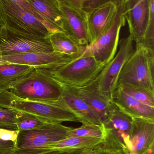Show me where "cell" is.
I'll use <instances>...</instances> for the list:
<instances>
[{"instance_id":"obj_1","label":"cell","mask_w":154,"mask_h":154,"mask_svg":"<svg viewBox=\"0 0 154 154\" xmlns=\"http://www.w3.org/2000/svg\"><path fill=\"white\" fill-rule=\"evenodd\" d=\"M110 62L99 63L93 57H80L59 67L42 69L61 88H79L95 81Z\"/></svg>"},{"instance_id":"obj_2","label":"cell","mask_w":154,"mask_h":154,"mask_svg":"<svg viewBox=\"0 0 154 154\" xmlns=\"http://www.w3.org/2000/svg\"><path fill=\"white\" fill-rule=\"evenodd\" d=\"M125 85L154 92V51L143 46L135 47L118 78L117 87Z\"/></svg>"},{"instance_id":"obj_3","label":"cell","mask_w":154,"mask_h":154,"mask_svg":"<svg viewBox=\"0 0 154 154\" xmlns=\"http://www.w3.org/2000/svg\"><path fill=\"white\" fill-rule=\"evenodd\" d=\"M72 127L59 123H47L42 126L19 131L13 152L16 154H42L48 146L69 137Z\"/></svg>"},{"instance_id":"obj_4","label":"cell","mask_w":154,"mask_h":154,"mask_svg":"<svg viewBox=\"0 0 154 154\" xmlns=\"http://www.w3.org/2000/svg\"><path fill=\"white\" fill-rule=\"evenodd\" d=\"M0 107L30 114L48 123H80L77 116L67 109L41 101L23 99L9 91H0Z\"/></svg>"},{"instance_id":"obj_5","label":"cell","mask_w":154,"mask_h":154,"mask_svg":"<svg viewBox=\"0 0 154 154\" xmlns=\"http://www.w3.org/2000/svg\"><path fill=\"white\" fill-rule=\"evenodd\" d=\"M8 91L26 100L48 101L58 99L62 88L43 69L35 68Z\"/></svg>"},{"instance_id":"obj_6","label":"cell","mask_w":154,"mask_h":154,"mask_svg":"<svg viewBox=\"0 0 154 154\" xmlns=\"http://www.w3.org/2000/svg\"><path fill=\"white\" fill-rule=\"evenodd\" d=\"M0 14L10 32L30 38H48L50 34L39 19L11 0H0Z\"/></svg>"},{"instance_id":"obj_7","label":"cell","mask_w":154,"mask_h":154,"mask_svg":"<svg viewBox=\"0 0 154 154\" xmlns=\"http://www.w3.org/2000/svg\"><path fill=\"white\" fill-rule=\"evenodd\" d=\"M126 23L123 3L118 6L115 17L110 27L95 42L86 47L80 57H93L101 63L111 62L117 52L120 32Z\"/></svg>"},{"instance_id":"obj_8","label":"cell","mask_w":154,"mask_h":154,"mask_svg":"<svg viewBox=\"0 0 154 154\" xmlns=\"http://www.w3.org/2000/svg\"><path fill=\"white\" fill-rule=\"evenodd\" d=\"M134 42L130 35L119 40L118 49L115 57L95 81L99 93L109 100H112L120 71L134 50Z\"/></svg>"},{"instance_id":"obj_9","label":"cell","mask_w":154,"mask_h":154,"mask_svg":"<svg viewBox=\"0 0 154 154\" xmlns=\"http://www.w3.org/2000/svg\"><path fill=\"white\" fill-rule=\"evenodd\" d=\"M53 48L49 37L30 38L10 32L5 29L0 36V56L28 52H51Z\"/></svg>"},{"instance_id":"obj_10","label":"cell","mask_w":154,"mask_h":154,"mask_svg":"<svg viewBox=\"0 0 154 154\" xmlns=\"http://www.w3.org/2000/svg\"><path fill=\"white\" fill-rule=\"evenodd\" d=\"M0 58L5 63L25 65L34 68L45 69L56 68L75 60L55 51L20 53L0 56Z\"/></svg>"},{"instance_id":"obj_11","label":"cell","mask_w":154,"mask_h":154,"mask_svg":"<svg viewBox=\"0 0 154 154\" xmlns=\"http://www.w3.org/2000/svg\"><path fill=\"white\" fill-rule=\"evenodd\" d=\"M60 6L63 18V32L80 45L89 46L90 38L84 11L63 0H60Z\"/></svg>"},{"instance_id":"obj_12","label":"cell","mask_w":154,"mask_h":154,"mask_svg":"<svg viewBox=\"0 0 154 154\" xmlns=\"http://www.w3.org/2000/svg\"><path fill=\"white\" fill-rule=\"evenodd\" d=\"M124 15L135 47L143 46L149 16V0H130L125 3Z\"/></svg>"},{"instance_id":"obj_13","label":"cell","mask_w":154,"mask_h":154,"mask_svg":"<svg viewBox=\"0 0 154 154\" xmlns=\"http://www.w3.org/2000/svg\"><path fill=\"white\" fill-rule=\"evenodd\" d=\"M61 95L57 100L41 101L62 108L76 115L82 124L103 125L97 115L90 106L71 88H62Z\"/></svg>"},{"instance_id":"obj_14","label":"cell","mask_w":154,"mask_h":154,"mask_svg":"<svg viewBox=\"0 0 154 154\" xmlns=\"http://www.w3.org/2000/svg\"><path fill=\"white\" fill-rule=\"evenodd\" d=\"M117 10L118 6L115 4L107 2L88 11H84L90 44L95 42L110 27L115 17Z\"/></svg>"},{"instance_id":"obj_15","label":"cell","mask_w":154,"mask_h":154,"mask_svg":"<svg viewBox=\"0 0 154 154\" xmlns=\"http://www.w3.org/2000/svg\"><path fill=\"white\" fill-rule=\"evenodd\" d=\"M103 125L106 132L112 135L124 150L129 153L131 150L130 137L132 118L121 111L113 103L107 119Z\"/></svg>"},{"instance_id":"obj_16","label":"cell","mask_w":154,"mask_h":154,"mask_svg":"<svg viewBox=\"0 0 154 154\" xmlns=\"http://www.w3.org/2000/svg\"><path fill=\"white\" fill-rule=\"evenodd\" d=\"M130 153L145 154L154 145V120L133 118L130 137Z\"/></svg>"},{"instance_id":"obj_17","label":"cell","mask_w":154,"mask_h":154,"mask_svg":"<svg viewBox=\"0 0 154 154\" xmlns=\"http://www.w3.org/2000/svg\"><path fill=\"white\" fill-rule=\"evenodd\" d=\"M43 20L50 34L63 32V18L60 0H28Z\"/></svg>"},{"instance_id":"obj_18","label":"cell","mask_w":154,"mask_h":154,"mask_svg":"<svg viewBox=\"0 0 154 154\" xmlns=\"http://www.w3.org/2000/svg\"><path fill=\"white\" fill-rule=\"evenodd\" d=\"M114 104L127 116L133 118H143L154 120V108L141 103L127 94L120 87H117L112 94Z\"/></svg>"},{"instance_id":"obj_19","label":"cell","mask_w":154,"mask_h":154,"mask_svg":"<svg viewBox=\"0 0 154 154\" xmlns=\"http://www.w3.org/2000/svg\"><path fill=\"white\" fill-rule=\"evenodd\" d=\"M71 89L92 109L103 125L107 119L113 106L112 100L106 98L99 93L95 81L83 88Z\"/></svg>"},{"instance_id":"obj_20","label":"cell","mask_w":154,"mask_h":154,"mask_svg":"<svg viewBox=\"0 0 154 154\" xmlns=\"http://www.w3.org/2000/svg\"><path fill=\"white\" fill-rule=\"evenodd\" d=\"M49 38L53 51L75 59L80 57L86 49V47L79 44L63 32L50 34Z\"/></svg>"},{"instance_id":"obj_21","label":"cell","mask_w":154,"mask_h":154,"mask_svg":"<svg viewBox=\"0 0 154 154\" xmlns=\"http://www.w3.org/2000/svg\"><path fill=\"white\" fill-rule=\"evenodd\" d=\"M34 69L28 66L10 63L0 66V91L9 90Z\"/></svg>"},{"instance_id":"obj_22","label":"cell","mask_w":154,"mask_h":154,"mask_svg":"<svg viewBox=\"0 0 154 154\" xmlns=\"http://www.w3.org/2000/svg\"><path fill=\"white\" fill-rule=\"evenodd\" d=\"M105 138L90 137H70L48 146L45 152L58 150L92 149L105 140Z\"/></svg>"},{"instance_id":"obj_23","label":"cell","mask_w":154,"mask_h":154,"mask_svg":"<svg viewBox=\"0 0 154 154\" xmlns=\"http://www.w3.org/2000/svg\"><path fill=\"white\" fill-rule=\"evenodd\" d=\"M106 136V132L104 125L92 124H82L77 128H72L69 134V137L81 136L105 138Z\"/></svg>"},{"instance_id":"obj_24","label":"cell","mask_w":154,"mask_h":154,"mask_svg":"<svg viewBox=\"0 0 154 154\" xmlns=\"http://www.w3.org/2000/svg\"><path fill=\"white\" fill-rule=\"evenodd\" d=\"M117 141L106 132L105 140L92 149V154H128Z\"/></svg>"},{"instance_id":"obj_25","label":"cell","mask_w":154,"mask_h":154,"mask_svg":"<svg viewBox=\"0 0 154 154\" xmlns=\"http://www.w3.org/2000/svg\"><path fill=\"white\" fill-rule=\"evenodd\" d=\"M118 87H120L127 94L141 103L154 108V92L141 87L131 85H125Z\"/></svg>"},{"instance_id":"obj_26","label":"cell","mask_w":154,"mask_h":154,"mask_svg":"<svg viewBox=\"0 0 154 154\" xmlns=\"http://www.w3.org/2000/svg\"><path fill=\"white\" fill-rule=\"evenodd\" d=\"M17 130L27 131L39 128L48 122L27 113L18 112L16 118Z\"/></svg>"},{"instance_id":"obj_27","label":"cell","mask_w":154,"mask_h":154,"mask_svg":"<svg viewBox=\"0 0 154 154\" xmlns=\"http://www.w3.org/2000/svg\"><path fill=\"white\" fill-rule=\"evenodd\" d=\"M143 46L154 51V0H149V16Z\"/></svg>"},{"instance_id":"obj_28","label":"cell","mask_w":154,"mask_h":154,"mask_svg":"<svg viewBox=\"0 0 154 154\" xmlns=\"http://www.w3.org/2000/svg\"><path fill=\"white\" fill-rule=\"evenodd\" d=\"M71 5L85 11L107 2H113L118 6L123 4V0H63Z\"/></svg>"},{"instance_id":"obj_29","label":"cell","mask_w":154,"mask_h":154,"mask_svg":"<svg viewBox=\"0 0 154 154\" xmlns=\"http://www.w3.org/2000/svg\"><path fill=\"white\" fill-rule=\"evenodd\" d=\"M17 111L0 107V128L17 130L16 118Z\"/></svg>"},{"instance_id":"obj_30","label":"cell","mask_w":154,"mask_h":154,"mask_svg":"<svg viewBox=\"0 0 154 154\" xmlns=\"http://www.w3.org/2000/svg\"><path fill=\"white\" fill-rule=\"evenodd\" d=\"M92 149L93 148L54 150L42 154H92Z\"/></svg>"},{"instance_id":"obj_31","label":"cell","mask_w":154,"mask_h":154,"mask_svg":"<svg viewBox=\"0 0 154 154\" xmlns=\"http://www.w3.org/2000/svg\"><path fill=\"white\" fill-rule=\"evenodd\" d=\"M11 1L14 2V3H16V4L20 5L22 8L28 11L30 13L33 15H34L36 18L39 19L45 26V23H44L43 20L36 13V12L34 11L33 8H32V7L30 5L29 3L28 0H11Z\"/></svg>"},{"instance_id":"obj_32","label":"cell","mask_w":154,"mask_h":154,"mask_svg":"<svg viewBox=\"0 0 154 154\" xmlns=\"http://www.w3.org/2000/svg\"><path fill=\"white\" fill-rule=\"evenodd\" d=\"M15 143L12 141H5L0 138V147L5 149H14Z\"/></svg>"},{"instance_id":"obj_33","label":"cell","mask_w":154,"mask_h":154,"mask_svg":"<svg viewBox=\"0 0 154 154\" xmlns=\"http://www.w3.org/2000/svg\"><path fill=\"white\" fill-rule=\"evenodd\" d=\"M5 25L4 22L2 19V16L0 14V36L4 32L5 30Z\"/></svg>"},{"instance_id":"obj_34","label":"cell","mask_w":154,"mask_h":154,"mask_svg":"<svg viewBox=\"0 0 154 154\" xmlns=\"http://www.w3.org/2000/svg\"><path fill=\"white\" fill-rule=\"evenodd\" d=\"M14 149L5 150L0 154H16L13 152Z\"/></svg>"},{"instance_id":"obj_35","label":"cell","mask_w":154,"mask_h":154,"mask_svg":"<svg viewBox=\"0 0 154 154\" xmlns=\"http://www.w3.org/2000/svg\"><path fill=\"white\" fill-rule=\"evenodd\" d=\"M145 154H154V145L152 146Z\"/></svg>"},{"instance_id":"obj_36","label":"cell","mask_w":154,"mask_h":154,"mask_svg":"<svg viewBox=\"0 0 154 154\" xmlns=\"http://www.w3.org/2000/svg\"><path fill=\"white\" fill-rule=\"evenodd\" d=\"M6 150H10V149H3V148H1L0 147V154L2 153V152H3L4 151H5Z\"/></svg>"},{"instance_id":"obj_37","label":"cell","mask_w":154,"mask_h":154,"mask_svg":"<svg viewBox=\"0 0 154 154\" xmlns=\"http://www.w3.org/2000/svg\"><path fill=\"white\" fill-rule=\"evenodd\" d=\"M5 62H4V61H3L2 60V59H1V58H0V66H1V65H4V64H5Z\"/></svg>"},{"instance_id":"obj_38","label":"cell","mask_w":154,"mask_h":154,"mask_svg":"<svg viewBox=\"0 0 154 154\" xmlns=\"http://www.w3.org/2000/svg\"><path fill=\"white\" fill-rule=\"evenodd\" d=\"M129 1H130V0H123V3H125Z\"/></svg>"},{"instance_id":"obj_39","label":"cell","mask_w":154,"mask_h":154,"mask_svg":"<svg viewBox=\"0 0 154 154\" xmlns=\"http://www.w3.org/2000/svg\"><path fill=\"white\" fill-rule=\"evenodd\" d=\"M128 154H135L133 153H129Z\"/></svg>"}]
</instances>
